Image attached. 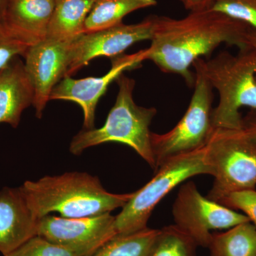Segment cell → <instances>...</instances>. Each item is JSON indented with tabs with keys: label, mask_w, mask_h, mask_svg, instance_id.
Segmentation results:
<instances>
[{
	"label": "cell",
	"mask_w": 256,
	"mask_h": 256,
	"mask_svg": "<svg viewBox=\"0 0 256 256\" xmlns=\"http://www.w3.org/2000/svg\"><path fill=\"white\" fill-rule=\"evenodd\" d=\"M154 20L146 60L164 73L182 77L190 86L194 82L190 68L195 60L212 54L222 44L238 50L250 47L247 40L250 26L210 10L190 12L182 18L154 16Z\"/></svg>",
	"instance_id": "obj_1"
},
{
	"label": "cell",
	"mask_w": 256,
	"mask_h": 256,
	"mask_svg": "<svg viewBox=\"0 0 256 256\" xmlns=\"http://www.w3.org/2000/svg\"><path fill=\"white\" fill-rule=\"evenodd\" d=\"M32 213L40 220L52 212L65 218H82L122 208L133 193L106 191L97 176L72 172L26 181L20 186Z\"/></svg>",
	"instance_id": "obj_2"
},
{
	"label": "cell",
	"mask_w": 256,
	"mask_h": 256,
	"mask_svg": "<svg viewBox=\"0 0 256 256\" xmlns=\"http://www.w3.org/2000/svg\"><path fill=\"white\" fill-rule=\"evenodd\" d=\"M116 82L118 85V92L105 124L97 129L94 128L79 132L70 142V152L79 156L88 148L104 143H122L130 146L156 171L150 126L158 111L156 108L142 107L134 102V79L122 74Z\"/></svg>",
	"instance_id": "obj_3"
},
{
	"label": "cell",
	"mask_w": 256,
	"mask_h": 256,
	"mask_svg": "<svg viewBox=\"0 0 256 256\" xmlns=\"http://www.w3.org/2000/svg\"><path fill=\"white\" fill-rule=\"evenodd\" d=\"M205 73L220 96L213 108L214 129L242 130L240 109L256 111V52L252 47L239 50L237 54L222 52L205 60Z\"/></svg>",
	"instance_id": "obj_4"
},
{
	"label": "cell",
	"mask_w": 256,
	"mask_h": 256,
	"mask_svg": "<svg viewBox=\"0 0 256 256\" xmlns=\"http://www.w3.org/2000/svg\"><path fill=\"white\" fill-rule=\"evenodd\" d=\"M212 175L207 146L170 158L159 166L154 178L122 207L114 220L118 234H128L148 227V222L158 203L173 188L188 178Z\"/></svg>",
	"instance_id": "obj_5"
},
{
	"label": "cell",
	"mask_w": 256,
	"mask_h": 256,
	"mask_svg": "<svg viewBox=\"0 0 256 256\" xmlns=\"http://www.w3.org/2000/svg\"><path fill=\"white\" fill-rule=\"evenodd\" d=\"M206 146L214 178L207 198L220 204L230 194L256 190V146L242 129H214Z\"/></svg>",
	"instance_id": "obj_6"
},
{
	"label": "cell",
	"mask_w": 256,
	"mask_h": 256,
	"mask_svg": "<svg viewBox=\"0 0 256 256\" xmlns=\"http://www.w3.org/2000/svg\"><path fill=\"white\" fill-rule=\"evenodd\" d=\"M193 66L194 90L182 118L169 132H152L156 170L170 158L206 146L214 130L212 124L214 88L205 73V60L198 58Z\"/></svg>",
	"instance_id": "obj_7"
},
{
	"label": "cell",
	"mask_w": 256,
	"mask_h": 256,
	"mask_svg": "<svg viewBox=\"0 0 256 256\" xmlns=\"http://www.w3.org/2000/svg\"><path fill=\"white\" fill-rule=\"evenodd\" d=\"M174 225L190 236L197 246L208 248L212 230L229 229L250 222L248 217L202 196L193 182L184 184L173 204Z\"/></svg>",
	"instance_id": "obj_8"
},
{
	"label": "cell",
	"mask_w": 256,
	"mask_h": 256,
	"mask_svg": "<svg viewBox=\"0 0 256 256\" xmlns=\"http://www.w3.org/2000/svg\"><path fill=\"white\" fill-rule=\"evenodd\" d=\"M110 213L65 218L50 214L38 220V235L80 256H92L117 235Z\"/></svg>",
	"instance_id": "obj_9"
},
{
	"label": "cell",
	"mask_w": 256,
	"mask_h": 256,
	"mask_svg": "<svg viewBox=\"0 0 256 256\" xmlns=\"http://www.w3.org/2000/svg\"><path fill=\"white\" fill-rule=\"evenodd\" d=\"M154 26V16H151L134 24L121 23L100 31L84 34L72 43L66 76H72L94 58H112L122 54L138 42L151 40Z\"/></svg>",
	"instance_id": "obj_10"
},
{
	"label": "cell",
	"mask_w": 256,
	"mask_h": 256,
	"mask_svg": "<svg viewBox=\"0 0 256 256\" xmlns=\"http://www.w3.org/2000/svg\"><path fill=\"white\" fill-rule=\"evenodd\" d=\"M146 50L132 54H122L111 58L112 65L108 73L101 77H88L82 79L66 76L52 90L50 100L72 101L82 108L84 112V127L94 128L98 102L107 90L110 84L126 70L141 66L146 60Z\"/></svg>",
	"instance_id": "obj_11"
},
{
	"label": "cell",
	"mask_w": 256,
	"mask_h": 256,
	"mask_svg": "<svg viewBox=\"0 0 256 256\" xmlns=\"http://www.w3.org/2000/svg\"><path fill=\"white\" fill-rule=\"evenodd\" d=\"M72 42L46 38L30 46L24 55V67L34 92L33 104L42 117L56 86L66 76L70 62Z\"/></svg>",
	"instance_id": "obj_12"
},
{
	"label": "cell",
	"mask_w": 256,
	"mask_h": 256,
	"mask_svg": "<svg viewBox=\"0 0 256 256\" xmlns=\"http://www.w3.org/2000/svg\"><path fill=\"white\" fill-rule=\"evenodd\" d=\"M38 220L21 188H3L0 191V252L8 255L38 235Z\"/></svg>",
	"instance_id": "obj_13"
},
{
	"label": "cell",
	"mask_w": 256,
	"mask_h": 256,
	"mask_svg": "<svg viewBox=\"0 0 256 256\" xmlns=\"http://www.w3.org/2000/svg\"><path fill=\"white\" fill-rule=\"evenodd\" d=\"M55 0H8L2 25L31 46L46 38Z\"/></svg>",
	"instance_id": "obj_14"
},
{
	"label": "cell",
	"mask_w": 256,
	"mask_h": 256,
	"mask_svg": "<svg viewBox=\"0 0 256 256\" xmlns=\"http://www.w3.org/2000/svg\"><path fill=\"white\" fill-rule=\"evenodd\" d=\"M34 92L20 57L0 70V124L18 128L22 114L33 104Z\"/></svg>",
	"instance_id": "obj_15"
},
{
	"label": "cell",
	"mask_w": 256,
	"mask_h": 256,
	"mask_svg": "<svg viewBox=\"0 0 256 256\" xmlns=\"http://www.w3.org/2000/svg\"><path fill=\"white\" fill-rule=\"evenodd\" d=\"M96 0H55L46 38L73 42L84 34L86 20Z\"/></svg>",
	"instance_id": "obj_16"
},
{
	"label": "cell",
	"mask_w": 256,
	"mask_h": 256,
	"mask_svg": "<svg viewBox=\"0 0 256 256\" xmlns=\"http://www.w3.org/2000/svg\"><path fill=\"white\" fill-rule=\"evenodd\" d=\"M156 4V0H96L86 20L84 34L116 26L133 12Z\"/></svg>",
	"instance_id": "obj_17"
},
{
	"label": "cell",
	"mask_w": 256,
	"mask_h": 256,
	"mask_svg": "<svg viewBox=\"0 0 256 256\" xmlns=\"http://www.w3.org/2000/svg\"><path fill=\"white\" fill-rule=\"evenodd\" d=\"M208 248L210 256H256V227L245 222L214 234Z\"/></svg>",
	"instance_id": "obj_18"
},
{
	"label": "cell",
	"mask_w": 256,
	"mask_h": 256,
	"mask_svg": "<svg viewBox=\"0 0 256 256\" xmlns=\"http://www.w3.org/2000/svg\"><path fill=\"white\" fill-rule=\"evenodd\" d=\"M159 229L146 228L118 234L92 256H148Z\"/></svg>",
	"instance_id": "obj_19"
},
{
	"label": "cell",
	"mask_w": 256,
	"mask_h": 256,
	"mask_svg": "<svg viewBox=\"0 0 256 256\" xmlns=\"http://www.w3.org/2000/svg\"><path fill=\"white\" fill-rule=\"evenodd\" d=\"M196 242L176 225L159 229L148 256H196Z\"/></svg>",
	"instance_id": "obj_20"
},
{
	"label": "cell",
	"mask_w": 256,
	"mask_h": 256,
	"mask_svg": "<svg viewBox=\"0 0 256 256\" xmlns=\"http://www.w3.org/2000/svg\"><path fill=\"white\" fill-rule=\"evenodd\" d=\"M208 10L242 22L256 31V0H214Z\"/></svg>",
	"instance_id": "obj_21"
},
{
	"label": "cell",
	"mask_w": 256,
	"mask_h": 256,
	"mask_svg": "<svg viewBox=\"0 0 256 256\" xmlns=\"http://www.w3.org/2000/svg\"><path fill=\"white\" fill-rule=\"evenodd\" d=\"M4 256H80L69 249L36 235Z\"/></svg>",
	"instance_id": "obj_22"
},
{
	"label": "cell",
	"mask_w": 256,
	"mask_h": 256,
	"mask_svg": "<svg viewBox=\"0 0 256 256\" xmlns=\"http://www.w3.org/2000/svg\"><path fill=\"white\" fill-rule=\"evenodd\" d=\"M30 46L0 24V70L16 57L24 56Z\"/></svg>",
	"instance_id": "obj_23"
},
{
	"label": "cell",
	"mask_w": 256,
	"mask_h": 256,
	"mask_svg": "<svg viewBox=\"0 0 256 256\" xmlns=\"http://www.w3.org/2000/svg\"><path fill=\"white\" fill-rule=\"evenodd\" d=\"M234 210H240L248 217L250 222L256 227V190H244L230 194L220 202Z\"/></svg>",
	"instance_id": "obj_24"
},
{
	"label": "cell",
	"mask_w": 256,
	"mask_h": 256,
	"mask_svg": "<svg viewBox=\"0 0 256 256\" xmlns=\"http://www.w3.org/2000/svg\"><path fill=\"white\" fill-rule=\"evenodd\" d=\"M242 131L256 146V111L252 110L245 118H242Z\"/></svg>",
	"instance_id": "obj_25"
},
{
	"label": "cell",
	"mask_w": 256,
	"mask_h": 256,
	"mask_svg": "<svg viewBox=\"0 0 256 256\" xmlns=\"http://www.w3.org/2000/svg\"><path fill=\"white\" fill-rule=\"evenodd\" d=\"M214 0H185L184 6L190 12L210 9Z\"/></svg>",
	"instance_id": "obj_26"
},
{
	"label": "cell",
	"mask_w": 256,
	"mask_h": 256,
	"mask_svg": "<svg viewBox=\"0 0 256 256\" xmlns=\"http://www.w3.org/2000/svg\"><path fill=\"white\" fill-rule=\"evenodd\" d=\"M247 40L248 46L252 47V50H255L256 52V31L255 30L252 28L250 30L248 34Z\"/></svg>",
	"instance_id": "obj_27"
},
{
	"label": "cell",
	"mask_w": 256,
	"mask_h": 256,
	"mask_svg": "<svg viewBox=\"0 0 256 256\" xmlns=\"http://www.w3.org/2000/svg\"><path fill=\"white\" fill-rule=\"evenodd\" d=\"M8 0H0V24L2 22L3 16L6 8V4H8Z\"/></svg>",
	"instance_id": "obj_28"
},
{
	"label": "cell",
	"mask_w": 256,
	"mask_h": 256,
	"mask_svg": "<svg viewBox=\"0 0 256 256\" xmlns=\"http://www.w3.org/2000/svg\"><path fill=\"white\" fill-rule=\"evenodd\" d=\"M178 1L181 2L183 4H184L185 0H178Z\"/></svg>",
	"instance_id": "obj_29"
}]
</instances>
